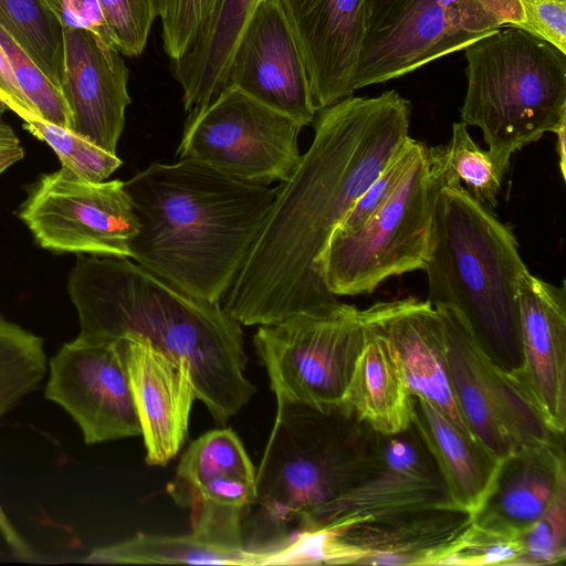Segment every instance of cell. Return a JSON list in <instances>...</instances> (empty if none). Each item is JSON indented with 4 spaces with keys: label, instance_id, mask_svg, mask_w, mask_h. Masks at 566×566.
Wrapping results in <instances>:
<instances>
[{
    "label": "cell",
    "instance_id": "obj_27",
    "mask_svg": "<svg viewBox=\"0 0 566 566\" xmlns=\"http://www.w3.org/2000/svg\"><path fill=\"white\" fill-rule=\"evenodd\" d=\"M261 1L218 0L193 43L171 62L186 112L207 104L224 87L235 44Z\"/></svg>",
    "mask_w": 566,
    "mask_h": 566
},
{
    "label": "cell",
    "instance_id": "obj_12",
    "mask_svg": "<svg viewBox=\"0 0 566 566\" xmlns=\"http://www.w3.org/2000/svg\"><path fill=\"white\" fill-rule=\"evenodd\" d=\"M44 395L72 417L86 444L142 436L120 340L64 344L50 359Z\"/></svg>",
    "mask_w": 566,
    "mask_h": 566
},
{
    "label": "cell",
    "instance_id": "obj_43",
    "mask_svg": "<svg viewBox=\"0 0 566 566\" xmlns=\"http://www.w3.org/2000/svg\"><path fill=\"white\" fill-rule=\"evenodd\" d=\"M0 533L3 536L11 552L19 558L30 559L34 557V552L28 542L20 535L15 527L6 515L0 504Z\"/></svg>",
    "mask_w": 566,
    "mask_h": 566
},
{
    "label": "cell",
    "instance_id": "obj_3",
    "mask_svg": "<svg viewBox=\"0 0 566 566\" xmlns=\"http://www.w3.org/2000/svg\"><path fill=\"white\" fill-rule=\"evenodd\" d=\"M125 189L139 222L130 259L213 304L233 284L275 196L189 157L154 163Z\"/></svg>",
    "mask_w": 566,
    "mask_h": 566
},
{
    "label": "cell",
    "instance_id": "obj_16",
    "mask_svg": "<svg viewBox=\"0 0 566 566\" xmlns=\"http://www.w3.org/2000/svg\"><path fill=\"white\" fill-rule=\"evenodd\" d=\"M523 361L513 377L544 422L566 428V289L525 271L518 283Z\"/></svg>",
    "mask_w": 566,
    "mask_h": 566
},
{
    "label": "cell",
    "instance_id": "obj_25",
    "mask_svg": "<svg viewBox=\"0 0 566 566\" xmlns=\"http://www.w3.org/2000/svg\"><path fill=\"white\" fill-rule=\"evenodd\" d=\"M411 421L433 457L453 504L473 516L485 500L502 460L417 394H412Z\"/></svg>",
    "mask_w": 566,
    "mask_h": 566
},
{
    "label": "cell",
    "instance_id": "obj_13",
    "mask_svg": "<svg viewBox=\"0 0 566 566\" xmlns=\"http://www.w3.org/2000/svg\"><path fill=\"white\" fill-rule=\"evenodd\" d=\"M232 86L301 126L314 122L307 71L279 0H262L243 29L227 69Z\"/></svg>",
    "mask_w": 566,
    "mask_h": 566
},
{
    "label": "cell",
    "instance_id": "obj_22",
    "mask_svg": "<svg viewBox=\"0 0 566 566\" xmlns=\"http://www.w3.org/2000/svg\"><path fill=\"white\" fill-rule=\"evenodd\" d=\"M563 485H566L564 444L518 447L502 459L472 523L518 537L543 516Z\"/></svg>",
    "mask_w": 566,
    "mask_h": 566
},
{
    "label": "cell",
    "instance_id": "obj_1",
    "mask_svg": "<svg viewBox=\"0 0 566 566\" xmlns=\"http://www.w3.org/2000/svg\"><path fill=\"white\" fill-rule=\"evenodd\" d=\"M411 106L397 91L317 111L314 138L275 188L268 217L222 306L244 326L273 324L337 301L324 277L328 241L355 201L409 139Z\"/></svg>",
    "mask_w": 566,
    "mask_h": 566
},
{
    "label": "cell",
    "instance_id": "obj_8",
    "mask_svg": "<svg viewBox=\"0 0 566 566\" xmlns=\"http://www.w3.org/2000/svg\"><path fill=\"white\" fill-rule=\"evenodd\" d=\"M253 343L276 397L342 405L365 343L360 310L338 300L260 325Z\"/></svg>",
    "mask_w": 566,
    "mask_h": 566
},
{
    "label": "cell",
    "instance_id": "obj_33",
    "mask_svg": "<svg viewBox=\"0 0 566 566\" xmlns=\"http://www.w3.org/2000/svg\"><path fill=\"white\" fill-rule=\"evenodd\" d=\"M109 40L129 57L139 56L158 12L154 0H97Z\"/></svg>",
    "mask_w": 566,
    "mask_h": 566
},
{
    "label": "cell",
    "instance_id": "obj_39",
    "mask_svg": "<svg viewBox=\"0 0 566 566\" xmlns=\"http://www.w3.org/2000/svg\"><path fill=\"white\" fill-rule=\"evenodd\" d=\"M41 1L57 18L63 28L87 29L111 42L97 0Z\"/></svg>",
    "mask_w": 566,
    "mask_h": 566
},
{
    "label": "cell",
    "instance_id": "obj_17",
    "mask_svg": "<svg viewBox=\"0 0 566 566\" xmlns=\"http://www.w3.org/2000/svg\"><path fill=\"white\" fill-rule=\"evenodd\" d=\"M303 57L316 111L353 95L365 0H279Z\"/></svg>",
    "mask_w": 566,
    "mask_h": 566
},
{
    "label": "cell",
    "instance_id": "obj_31",
    "mask_svg": "<svg viewBox=\"0 0 566 566\" xmlns=\"http://www.w3.org/2000/svg\"><path fill=\"white\" fill-rule=\"evenodd\" d=\"M20 118L25 129L51 146L63 167L85 180L104 181L122 165L116 154L98 147L69 128L31 114L21 115Z\"/></svg>",
    "mask_w": 566,
    "mask_h": 566
},
{
    "label": "cell",
    "instance_id": "obj_9",
    "mask_svg": "<svg viewBox=\"0 0 566 566\" xmlns=\"http://www.w3.org/2000/svg\"><path fill=\"white\" fill-rule=\"evenodd\" d=\"M501 28L478 0H365L354 92L411 73Z\"/></svg>",
    "mask_w": 566,
    "mask_h": 566
},
{
    "label": "cell",
    "instance_id": "obj_10",
    "mask_svg": "<svg viewBox=\"0 0 566 566\" xmlns=\"http://www.w3.org/2000/svg\"><path fill=\"white\" fill-rule=\"evenodd\" d=\"M303 126L232 86L189 113L177 154L237 180L268 186L298 166Z\"/></svg>",
    "mask_w": 566,
    "mask_h": 566
},
{
    "label": "cell",
    "instance_id": "obj_32",
    "mask_svg": "<svg viewBox=\"0 0 566 566\" xmlns=\"http://www.w3.org/2000/svg\"><path fill=\"white\" fill-rule=\"evenodd\" d=\"M0 46L36 116L70 129L71 114L61 91L42 73L20 43L1 24Z\"/></svg>",
    "mask_w": 566,
    "mask_h": 566
},
{
    "label": "cell",
    "instance_id": "obj_5",
    "mask_svg": "<svg viewBox=\"0 0 566 566\" xmlns=\"http://www.w3.org/2000/svg\"><path fill=\"white\" fill-rule=\"evenodd\" d=\"M382 464L384 434L344 403L319 408L276 397L256 471L255 504L276 524L297 521L303 528Z\"/></svg>",
    "mask_w": 566,
    "mask_h": 566
},
{
    "label": "cell",
    "instance_id": "obj_40",
    "mask_svg": "<svg viewBox=\"0 0 566 566\" xmlns=\"http://www.w3.org/2000/svg\"><path fill=\"white\" fill-rule=\"evenodd\" d=\"M0 99L7 108L14 112L19 117L24 114L36 116L30 102L22 93L10 62L0 46Z\"/></svg>",
    "mask_w": 566,
    "mask_h": 566
},
{
    "label": "cell",
    "instance_id": "obj_34",
    "mask_svg": "<svg viewBox=\"0 0 566 566\" xmlns=\"http://www.w3.org/2000/svg\"><path fill=\"white\" fill-rule=\"evenodd\" d=\"M522 555L517 565H554L566 557V485L557 492L543 516L518 536Z\"/></svg>",
    "mask_w": 566,
    "mask_h": 566
},
{
    "label": "cell",
    "instance_id": "obj_35",
    "mask_svg": "<svg viewBox=\"0 0 566 566\" xmlns=\"http://www.w3.org/2000/svg\"><path fill=\"white\" fill-rule=\"evenodd\" d=\"M161 24L163 48L170 62L193 43L218 0H154Z\"/></svg>",
    "mask_w": 566,
    "mask_h": 566
},
{
    "label": "cell",
    "instance_id": "obj_19",
    "mask_svg": "<svg viewBox=\"0 0 566 566\" xmlns=\"http://www.w3.org/2000/svg\"><path fill=\"white\" fill-rule=\"evenodd\" d=\"M144 438L146 462L166 465L184 446L196 392L187 363L136 338L119 339Z\"/></svg>",
    "mask_w": 566,
    "mask_h": 566
},
{
    "label": "cell",
    "instance_id": "obj_15",
    "mask_svg": "<svg viewBox=\"0 0 566 566\" xmlns=\"http://www.w3.org/2000/svg\"><path fill=\"white\" fill-rule=\"evenodd\" d=\"M64 66L60 91L71 130L116 154L130 104L128 67L109 41L83 28H63Z\"/></svg>",
    "mask_w": 566,
    "mask_h": 566
},
{
    "label": "cell",
    "instance_id": "obj_41",
    "mask_svg": "<svg viewBox=\"0 0 566 566\" xmlns=\"http://www.w3.org/2000/svg\"><path fill=\"white\" fill-rule=\"evenodd\" d=\"M502 27L513 25L526 30V18L521 0H478Z\"/></svg>",
    "mask_w": 566,
    "mask_h": 566
},
{
    "label": "cell",
    "instance_id": "obj_26",
    "mask_svg": "<svg viewBox=\"0 0 566 566\" xmlns=\"http://www.w3.org/2000/svg\"><path fill=\"white\" fill-rule=\"evenodd\" d=\"M364 326V347L343 403L375 431L394 434L412 423V392L389 339L375 327Z\"/></svg>",
    "mask_w": 566,
    "mask_h": 566
},
{
    "label": "cell",
    "instance_id": "obj_29",
    "mask_svg": "<svg viewBox=\"0 0 566 566\" xmlns=\"http://www.w3.org/2000/svg\"><path fill=\"white\" fill-rule=\"evenodd\" d=\"M0 24L60 90L64 41L57 18L41 0H0Z\"/></svg>",
    "mask_w": 566,
    "mask_h": 566
},
{
    "label": "cell",
    "instance_id": "obj_7",
    "mask_svg": "<svg viewBox=\"0 0 566 566\" xmlns=\"http://www.w3.org/2000/svg\"><path fill=\"white\" fill-rule=\"evenodd\" d=\"M442 188L424 144L395 191L361 227L332 234L324 256L328 291L369 294L390 276L424 270Z\"/></svg>",
    "mask_w": 566,
    "mask_h": 566
},
{
    "label": "cell",
    "instance_id": "obj_4",
    "mask_svg": "<svg viewBox=\"0 0 566 566\" xmlns=\"http://www.w3.org/2000/svg\"><path fill=\"white\" fill-rule=\"evenodd\" d=\"M424 271L427 301L454 307L486 357L516 375L523 361L518 283L527 268L512 228L462 189L442 188Z\"/></svg>",
    "mask_w": 566,
    "mask_h": 566
},
{
    "label": "cell",
    "instance_id": "obj_6",
    "mask_svg": "<svg viewBox=\"0 0 566 566\" xmlns=\"http://www.w3.org/2000/svg\"><path fill=\"white\" fill-rule=\"evenodd\" d=\"M465 48L462 123L481 128L489 150L512 155L566 120V53L504 25Z\"/></svg>",
    "mask_w": 566,
    "mask_h": 566
},
{
    "label": "cell",
    "instance_id": "obj_42",
    "mask_svg": "<svg viewBox=\"0 0 566 566\" xmlns=\"http://www.w3.org/2000/svg\"><path fill=\"white\" fill-rule=\"evenodd\" d=\"M24 157V149L12 128L0 122V175Z\"/></svg>",
    "mask_w": 566,
    "mask_h": 566
},
{
    "label": "cell",
    "instance_id": "obj_37",
    "mask_svg": "<svg viewBox=\"0 0 566 566\" xmlns=\"http://www.w3.org/2000/svg\"><path fill=\"white\" fill-rule=\"evenodd\" d=\"M423 145L409 137L403 148L355 201L334 232L349 233L361 227L395 191Z\"/></svg>",
    "mask_w": 566,
    "mask_h": 566
},
{
    "label": "cell",
    "instance_id": "obj_24",
    "mask_svg": "<svg viewBox=\"0 0 566 566\" xmlns=\"http://www.w3.org/2000/svg\"><path fill=\"white\" fill-rule=\"evenodd\" d=\"M434 307L444 327L450 384L460 415L470 433L502 460L514 451V447L496 413V366L481 350L454 307Z\"/></svg>",
    "mask_w": 566,
    "mask_h": 566
},
{
    "label": "cell",
    "instance_id": "obj_14",
    "mask_svg": "<svg viewBox=\"0 0 566 566\" xmlns=\"http://www.w3.org/2000/svg\"><path fill=\"white\" fill-rule=\"evenodd\" d=\"M438 506L455 505L411 423L403 431L384 434V464L376 475L326 505L298 531L335 532L370 517Z\"/></svg>",
    "mask_w": 566,
    "mask_h": 566
},
{
    "label": "cell",
    "instance_id": "obj_30",
    "mask_svg": "<svg viewBox=\"0 0 566 566\" xmlns=\"http://www.w3.org/2000/svg\"><path fill=\"white\" fill-rule=\"evenodd\" d=\"M46 370L43 339L0 315V418L40 385Z\"/></svg>",
    "mask_w": 566,
    "mask_h": 566
},
{
    "label": "cell",
    "instance_id": "obj_23",
    "mask_svg": "<svg viewBox=\"0 0 566 566\" xmlns=\"http://www.w3.org/2000/svg\"><path fill=\"white\" fill-rule=\"evenodd\" d=\"M256 471L231 428L213 429L192 441L167 492L191 511L218 506L244 513L255 504Z\"/></svg>",
    "mask_w": 566,
    "mask_h": 566
},
{
    "label": "cell",
    "instance_id": "obj_11",
    "mask_svg": "<svg viewBox=\"0 0 566 566\" xmlns=\"http://www.w3.org/2000/svg\"><path fill=\"white\" fill-rule=\"evenodd\" d=\"M18 216L55 253L130 258L139 229L124 181H88L63 166L29 187Z\"/></svg>",
    "mask_w": 566,
    "mask_h": 566
},
{
    "label": "cell",
    "instance_id": "obj_36",
    "mask_svg": "<svg viewBox=\"0 0 566 566\" xmlns=\"http://www.w3.org/2000/svg\"><path fill=\"white\" fill-rule=\"evenodd\" d=\"M522 555L520 537L502 535L471 523L441 558L439 565H517Z\"/></svg>",
    "mask_w": 566,
    "mask_h": 566
},
{
    "label": "cell",
    "instance_id": "obj_18",
    "mask_svg": "<svg viewBox=\"0 0 566 566\" xmlns=\"http://www.w3.org/2000/svg\"><path fill=\"white\" fill-rule=\"evenodd\" d=\"M471 523L468 512L438 506L370 517L331 533L337 565H439Z\"/></svg>",
    "mask_w": 566,
    "mask_h": 566
},
{
    "label": "cell",
    "instance_id": "obj_21",
    "mask_svg": "<svg viewBox=\"0 0 566 566\" xmlns=\"http://www.w3.org/2000/svg\"><path fill=\"white\" fill-rule=\"evenodd\" d=\"M363 322L382 333L394 346L412 394L444 412L468 431L452 392L444 327L429 301L413 297L377 302L361 310Z\"/></svg>",
    "mask_w": 566,
    "mask_h": 566
},
{
    "label": "cell",
    "instance_id": "obj_38",
    "mask_svg": "<svg viewBox=\"0 0 566 566\" xmlns=\"http://www.w3.org/2000/svg\"><path fill=\"white\" fill-rule=\"evenodd\" d=\"M526 31L566 53V0H521Z\"/></svg>",
    "mask_w": 566,
    "mask_h": 566
},
{
    "label": "cell",
    "instance_id": "obj_44",
    "mask_svg": "<svg viewBox=\"0 0 566 566\" xmlns=\"http://www.w3.org/2000/svg\"><path fill=\"white\" fill-rule=\"evenodd\" d=\"M557 136L556 151L558 155L559 170L563 179L566 178V120H563L559 126L553 132Z\"/></svg>",
    "mask_w": 566,
    "mask_h": 566
},
{
    "label": "cell",
    "instance_id": "obj_2",
    "mask_svg": "<svg viewBox=\"0 0 566 566\" xmlns=\"http://www.w3.org/2000/svg\"><path fill=\"white\" fill-rule=\"evenodd\" d=\"M67 291L82 342L136 338L188 364L196 392L224 423L255 392L243 332L220 304L199 298L128 258L78 254Z\"/></svg>",
    "mask_w": 566,
    "mask_h": 566
},
{
    "label": "cell",
    "instance_id": "obj_28",
    "mask_svg": "<svg viewBox=\"0 0 566 566\" xmlns=\"http://www.w3.org/2000/svg\"><path fill=\"white\" fill-rule=\"evenodd\" d=\"M467 126L453 123L447 145L428 147L430 161L443 188L462 189L482 206L495 208L510 161L478 146Z\"/></svg>",
    "mask_w": 566,
    "mask_h": 566
},
{
    "label": "cell",
    "instance_id": "obj_20",
    "mask_svg": "<svg viewBox=\"0 0 566 566\" xmlns=\"http://www.w3.org/2000/svg\"><path fill=\"white\" fill-rule=\"evenodd\" d=\"M244 513L218 506L191 511L192 531L167 536L139 533L94 549L85 562L108 564L273 565V546H244L241 521Z\"/></svg>",
    "mask_w": 566,
    "mask_h": 566
},
{
    "label": "cell",
    "instance_id": "obj_45",
    "mask_svg": "<svg viewBox=\"0 0 566 566\" xmlns=\"http://www.w3.org/2000/svg\"><path fill=\"white\" fill-rule=\"evenodd\" d=\"M7 109V106L3 104V102L0 99V117L1 115L4 113V111Z\"/></svg>",
    "mask_w": 566,
    "mask_h": 566
}]
</instances>
